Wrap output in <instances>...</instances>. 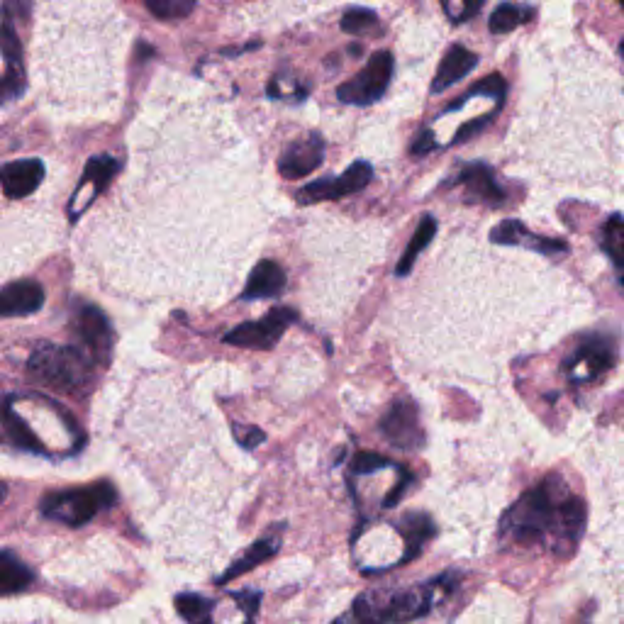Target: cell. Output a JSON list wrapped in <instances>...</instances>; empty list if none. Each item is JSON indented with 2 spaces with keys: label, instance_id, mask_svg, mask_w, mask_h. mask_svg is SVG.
<instances>
[{
  "label": "cell",
  "instance_id": "20",
  "mask_svg": "<svg viewBox=\"0 0 624 624\" xmlns=\"http://www.w3.org/2000/svg\"><path fill=\"white\" fill-rule=\"evenodd\" d=\"M35 581L32 571L27 568L13 551H3L0 556V593L3 595H15L27 590Z\"/></svg>",
  "mask_w": 624,
  "mask_h": 624
},
{
  "label": "cell",
  "instance_id": "9",
  "mask_svg": "<svg viewBox=\"0 0 624 624\" xmlns=\"http://www.w3.org/2000/svg\"><path fill=\"white\" fill-rule=\"evenodd\" d=\"M371 178H373L371 164L356 161V164H351L339 178H320V181H312L310 186H305L303 191L298 193V203L312 205L322 203V200H339L344 198V195L364 191L371 183Z\"/></svg>",
  "mask_w": 624,
  "mask_h": 624
},
{
  "label": "cell",
  "instance_id": "4",
  "mask_svg": "<svg viewBox=\"0 0 624 624\" xmlns=\"http://www.w3.org/2000/svg\"><path fill=\"white\" fill-rule=\"evenodd\" d=\"M117 503V490L113 483L100 481L91 483V486L81 488H69V490H57V493H49L42 500L39 510L49 520L64 522L69 527H81L86 522H91L93 517H98L100 512L110 510Z\"/></svg>",
  "mask_w": 624,
  "mask_h": 624
},
{
  "label": "cell",
  "instance_id": "29",
  "mask_svg": "<svg viewBox=\"0 0 624 624\" xmlns=\"http://www.w3.org/2000/svg\"><path fill=\"white\" fill-rule=\"evenodd\" d=\"M505 91H507L505 78L500 76V74H493V76L483 78L481 83H476V86H473L471 91L461 96V100H456V103H451V105H449V110L461 108V105H464L466 100H468V98H473V96H490V98H498V100H500V98L505 96Z\"/></svg>",
  "mask_w": 624,
  "mask_h": 624
},
{
  "label": "cell",
  "instance_id": "15",
  "mask_svg": "<svg viewBox=\"0 0 624 624\" xmlns=\"http://www.w3.org/2000/svg\"><path fill=\"white\" fill-rule=\"evenodd\" d=\"M490 239L495 244H510V247H529V249H537L542 254H556V252H566V244L559 242V239H546V237H537L527 230L522 222L517 220H505L490 232Z\"/></svg>",
  "mask_w": 624,
  "mask_h": 624
},
{
  "label": "cell",
  "instance_id": "23",
  "mask_svg": "<svg viewBox=\"0 0 624 624\" xmlns=\"http://www.w3.org/2000/svg\"><path fill=\"white\" fill-rule=\"evenodd\" d=\"M400 529H403V539L405 544H408L405 546L403 561L415 559L422 551V546H425L434 534V525L427 515H408L403 520V525H400Z\"/></svg>",
  "mask_w": 624,
  "mask_h": 624
},
{
  "label": "cell",
  "instance_id": "5",
  "mask_svg": "<svg viewBox=\"0 0 624 624\" xmlns=\"http://www.w3.org/2000/svg\"><path fill=\"white\" fill-rule=\"evenodd\" d=\"M395 61L390 52H378L369 59V64L359 71L351 81L337 88V96L342 103L351 105H371L383 98L388 91V83L393 78Z\"/></svg>",
  "mask_w": 624,
  "mask_h": 624
},
{
  "label": "cell",
  "instance_id": "36",
  "mask_svg": "<svg viewBox=\"0 0 624 624\" xmlns=\"http://www.w3.org/2000/svg\"><path fill=\"white\" fill-rule=\"evenodd\" d=\"M620 52H622V54H624V42H622V44H620Z\"/></svg>",
  "mask_w": 624,
  "mask_h": 624
},
{
  "label": "cell",
  "instance_id": "7",
  "mask_svg": "<svg viewBox=\"0 0 624 624\" xmlns=\"http://www.w3.org/2000/svg\"><path fill=\"white\" fill-rule=\"evenodd\" d=\"M298 320V315L291 308H273L266 312L261 320L256 322H244V325L234 327L232 332L225 334V344L242 349H273L278 344V339L286 334L288 327Z\"/></svg>",
  "mask_w": 624,
  "mask_h": 624
},
{
  "label": "cell",
  "instance_id": "12",
  "mask_svg": "<svg viewBox=\"0 0 624 624\" xmlns=\"http://www.w3.org/2000/svg\"><path fill=\"white\" fill-rule=\"evenodd\" d=\"M0 181H3V191L8 198L20 200L32 195L44 181V164L39 159H22L10 161L0 171Z\"/></svg>",
  "mask_w": 624,
  "mask_h": 624
},
{
  "label": "cell",
  "instance_id": "3",
  "mask_svg": "<svg viewBox=\"0 0 624 624\" xmlns=\"http://www.w3.org/2000/svg\"><path fill=\"white\" fill-rule=\"evenodd\" d=\"M88 351L78 347H61V344L42 342L32 349L27 359V376L44 388L57 393L78 395L88 388L93 378V366Z\"/></svg>",
  "mask_w": 624,
  "mask_h": 624
},
{
  "label": "cell",
  "instance_id": "31",
  "mask_svg": "<svg viewBox=\"0 0 624 624\" xmlns=\"http://www.w3.org/2000/svg\"><path fill=\"white\" fill-rule=\"evenodd\" d=\"M442 8L454 25H461V22L476 18L481 13L483 0H442Z\"/></svg>",
  "mask_w": 624,
  "mask_h": 624
},
{
  "label": "cell",
  "instance_id": "2",
  "mask_svg": "<svg viewBox=\"0 0 624 624\" xmlns=\"http://www.w3.org/2000/svg\"><path fill=\"white\" fill-rule=\"evenodd\" d=\"M451 578L444 573L432 583H422L417 588L400 590V593H383L373 590L364 593L349 612H344L334 624H408L417 617L427 615L444 595H449Z\"/></svg>",
  "mask_w": 624,
  "mask_h": 624
},
{
  "label": "cell",
  "instance_id": "25",
  "mask_svg": "<svg viewBox=\"0 0 624 624\" xmlns=\"http://www.w3.org/2000/svg\"><path fill=\"white\" fill-rule=\"evenodd\" d=\"M176 610L188 624H213V600L195 593H183L176 598Z\"/></svg>",
  "mask_w": 624,
  "mask_h": 624
},
{
  "label": "cell",
  "instance_id": "10",
  "mask_svg": "<svg viewBox=\"0 0 624 624\" xmlns=\"http://www.w3.org/2000/svg\"><path fill=\"white\" fill-rule=\"evenodd\" d=\"M615 366V349L605 342V339H593L585 342L571 359L566 361V371L573 381H598L607 371Z\"/></svg>",
  "mask_w": 624,
  "mask_h": 624
},
{
  "label": "cell",
  "instance_id": "1",
  "mask_svg": "<svg viewBox=\"0 0 624 624\" xmlns=\"http://www.w3.org/2000/svg\"><path fill=\"white\" fill-rule=\"evenodd\" d=\"M585 517L583 500L568 493L559 476H549L505 512L500 532L520 544H534L549 534L556 551L571 554L583 537Z\"/></svg>",
  "mask_w": 624,
  "mask_h": 624
},
{
  "label": "cell",
  "instance_id": "18",
  "mask_svg": "<svg viewBox=\"0 0 624 624\" xmlns=\"http://www.w3.org/2000/svg\"><path fill=\"white\" fill-rule=\"evenodd\" d=\"M3 59H5V78H3V98L10 100L20 96L25 81H22V49L20 39L15 35L13 22L5 18L3 25Z\"/></svg>",
  "mask_w": 624,
  "mask_h": 624
},
{
  "label": "cell",
  "instance_id": "27",
  "mask_svg": "<svg viewBox=\"0 0 624 624\" xmlns=\"http://www.w3.org/2000/svg\"><path fill=\"white\" fill-rule=\"evenodd\" d=\"M529 18H532V10H522L512 3H503L490 15V32L493 35H505V32H512Z\"/></svg>",
  "mask_w": 624,
  "mask_h": 624
},
{
  "label": "cell",
  "instance_id": "17",
  "mask_svg": "<svg viewBox=\"0 0 624 624\" xmlns=\"http://www.w3.org/2000/svg\"><path fill=\"white\" fill-rule=\"evenodd\" d=\"M286 288V271L276 261H259L254 271L249 273V281L244 286L242 300H266L278 298Z\"/></svg>",
  "mask_w": 624,
  "mask_h": 624
},
{
  "label": "cell",
  "instance_id": "30",
  "mask_svg": "<svg viewBox=\"0 0 624 624\" xmlns=\"http://www.w3.org/2000/svg\"><path fill=\"white\" fill-rule=\"evenodd\" d=\"M376 25H378L376 13L366 8H351L342 18V30L347 32V35H364V32H369L371 27Z\"/></svg>",
  "mask_w": 624,
  "mask_h": 624
},
{
  "label": "cell",
  "instance_id": "22",
  "mask_svg": "<svg viewBox=\"0 0 624 624\" xmlns=\"http://www.w3.org/2000/svg\"><path fill=\"white\" fill-rule=\"evenodd\" d=\"M434 234H437V220H434L432 215H425L420 220V225H417L415 234H412V239H410L408 249H405L403 259L398 261V269H395L398 276H408L412 266H415L417 256H420L422 249L429 247V242L434 239Z\"/></svg>",
  "mask_w": 624,
  "mask_h": 624
},
{
  "label": "cell",
  "instance_id": "24",
  "mask_svg": "<svg viewBox=\"0 0 624 624\" xmlns=\"http://www.w3.org/2000/svg\"><path fill=\"white\" fill-rule=\"evenodd\" d=\"M600 242H603L605 254L610 256L612 264L622 271V286H624V217L622 215H612L610 220L605 222Z\"/></svg>",
  "mask_w": 624,
  "mask_h": 624
},
{
  "label": "cell",
  "instance_id": "13",
  "mask_svg": "<svg viewBox=\"0 0 624 624\" xmlns=\"http://www.w3.org/2000/svg\"><path fill=\"white\" fill-rule=\"evenodd\" d=\"M44 305V288L37 281H13L0 293V312L3 317L35 315Z\"/></svg>",
  "mask_w": 624,
  "mask_h": 624
},
{
  "label": "cell",
  "instance_id": "8",
  "mask_svg": "<svg viewBox=\"0 0 624 624\" xmlns=\"http://www.w3.org/2000/svg\"><path fill=\"white\" fill-rule=\"evenodd\" d=\"M381 434L390 447L400 451H417L425 447V432L412 400H395L381 420Z\"/></svg>",
  "mask_w": 624,
  "mask_h": 624
},
{
  "label": "cell",
  "instance_id": "33",
  "mask_svg": "<svg viewBox=\"0 0 624 624\" xmlns=\"http://www.w3.org/2000/svg\"><path fill=\"white\" fill-rule=\"evenodd\" d=\"M232 432H234V437H237V442L242 444L244 449H254V447H259L261 442H264V432H261V429H256V427L234 425Z\"/></svg>",
  "mask_w": 624,
  "mask_h": 624
},
{
  "label": "cell",
  "instance_id": "28",
  "mask_svg": "<svg viewBox=\"0 0 624 624\" xmlns=\"http://www.w3.org/2000/svg\"><path fill=\"white\" fill-rule=\"evenodd\" d=\"M149 13L159 20H183L195 10V0H144Z\"/></svg>",
  "mask_w": 624,
  "mask_h": 624
},
{
  "label": "cell",
  "instance_id": "11",
  "mask_svg": "<svg viewBox=\"0 0 624 624\" xmlns=\"http://www.w3.org/2000/svg\"><path fill=\"white\" fill-rule=\"evenodd\" d=\"M322 159H325V142H322L320 135H308L305 139H300V142H293L281 154L278 171L288 181H295V178L310 176L312 171L320 169Z\"/></svg>",
  "mask_w": 624,
  "mask_h": 624
},
{
  "label": "cell",
  "instance_id": "37",
  "mask_svg": "<svg viewBox=\"0 0 624 624\" xmlns=\"http://www.w3.org/2000/svg\"><path fill=\"white\" fill-rule=\"evenodd\" d=\"M620 5H622V10H624V0H620Z\"/></svg>",
  "mask_w": 624,
  "mask_h": 624
},
{
  "label": "cell",
  "instance_id": "34",
  "mask_svg": "<svg viewBox=\"0 0 624 624\" xmlns=\"http://www.w3.org/2000/svg\"><path fill=\"white\" fill-rule=\"evenodd\" d=\"M493 120V115H483L481 120H476V122H468V125H464L459 130V135H456V139H454V144H459V142H464L466 137H471V135H476L478 130H481V127H486L488 122Z\"/></svg>",
  "mask_w": 624,
  "mask_h": 624
},
{
  "label": "cell",
  "instance_id": "32",
  "mask_svg": "<svg viewBox=\"0 0 624 624\" xmlns=\"http://www.w3.org/2000/svg\"><path fill=\"white\" fill-rule=\"evenodd\" d=\"M390 459L381 454H369V451H359V454L351 459V471L356 476H364V473H373V471H381V468H390Z\"/></svg>",
  "mask_w": 624,
  "mask_h": 624
},
{
  "label": "cell",
  "instance_id": "14",
  "mask_svg": "<svg viewBox=\"0 0 624 624\" xmlns=\"http://www.w3.org/2000/svg\"><path fill=\"white\" fill-rule=\"evenodd\" d=\"M278 549H281V527L271 529V532H266L264 537L259 539V542L249 546V549L244 551V554L239 556V559L234 561V564L227 568V571L222 573L220 578H217V585L230 583L232 578L244 576V573L252 571V568L266 564V561L273 559V556L278 554Z\"/></svg>",
  "mask_w": 624,
  "mask_h": 624
},
{
  "label": "cell",
  "instance_id": "6",
  "mask_svg": "<svg viewBox=\"0 0 624 624\" xmlns=\"http://www.w3.org/2000/svg\"><path fill=\"white\" fill-rule=\"evenodd\" d=\"M71 332L76 334V339L81 342V349L88 351L93 361L108 364L113 359V327H110L103 310H98L96 305H76L74 315H71Z\"/></svg>",
  "mask_w": 624,
  "mask_h": 624
},
{
  "label": "cell",
  "instance_id": "21",
  "mask_svg": "<svg viewBox=\"0 0 624 624\" xmlns=\"http://www.w3.org/2000/svg\"><path fill=\"white\" fill-rule=\"evenodd\" d=\"M3 429H5V437H8L18 449L32 451V454H44V447L37 439V434L32 432L30 425H27L18 412L13 410V403H10V400L5 403V410H3Z\"/></svg>",
  "mask_w": 624,
  "mask_h": 624
},
{
  "label": "cell",
  "instance_id": "19",
  "mask_svg": "<svg viewBox=\"0 0 624 624\" xmlns=\"http://www.w3.org/2000/svg\"><path fill=\"white\" fill-rule=\"evenodd\" d=\"M478 64V57L473 52H468L466 47H451L447 54H444L442 64H439L437 69V76H434V83H432V91L434 93H442L444 88L454 86V83H459L461 78L471 74L473 69H476Z\"/></svg>",
  "mask_w": 624,
  "mask_h": 624
},
{
  "label": "cell",
  "instance_id": "35",
  "mask_svg": "<svg viewBox=\"0 0 624 624\" xmlns=\"http://www.w3.org/2000/svg\"><path fill=\"white\" fill-rule=\"evenodd\" d=\"M434 147H437V142H434L432 132H422L420 139L412 144V154H427V152H432Z\"/></svg>",
  "mask_w": 624,
  "mask_h": 624
},
{
  "label": "cell",
  "instance_id": "26",
  "mask_svg": "<svg viewBox=\"0 0 624 624\" xmlns=\"http://www.w3.org/2000/svg\"><path fill=\"white\" fill-rule=\"evenodd\" d=\"M117 169H120V164H117V159H113V156H108V154L93 156V159L86 164V174H83V183H91L93 195L103 193L105 186H108V183L113 181V176L117 174Z\"/></svg>",
  "mask_w": 624,
  "mask_h": 624
},
{
  "label": "cell",
  "instance_id": "16",
  "mask_svg": "<svg viewBox=\"0 0 624 624\" xmlns=\"http://www.w3.org/2000/svg\"><path fill=\"white\" fill-rule=\"evenodd\" d=\"M454 183L464 186L468 198L478 200V203H486V205L505 203V191L498 186L493 171H490L488 166H483V164L466 166V169L461 171L459 178H456Z\"/></svg>",
  "mask_w": 624,
  "mask_h": 624
}]
</instances>
